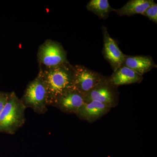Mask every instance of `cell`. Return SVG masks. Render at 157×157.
<instances>
[{"mask_svg":"<svg viewBox=\"0 0 157 157\" xmlns=\"http://www.w3.org/2000/svg\"><path fill=\"white\" fill-rule=\"evenodd\" d=\"M73 67L74 89L84 95L105 78L100 73L83 66Z\"/></svg>","mask_w":157,"mask_h":157,"instance_id":"6","label":"cell"},{"mask_svg":"<svg viewBox=\"0 0 157 157\" xmlns=\"http://www.w3.org/2000/svg\"><path fill=\"white\" fill-rule=\"evenodd\" d=\"M154 2L153 0H131L120 9H114V11L120 16L142 14Z\"/></svg>","mask_w":157,"mask_h":157,"instance_id":"12","label":"cell"},{"mask_svg":"<svg viewBox=\"0 0 157 157\" xmlns=\"http://www.w3.org/2000/svg\"><path fill=\"white\" fill-rule=\"evenodd\" d=\"M85 103L84 95L73 89L60 97L53 106L65 113L76 114Z\"/></svg>","mask_w":157,"mask_h":157,"instance_id":"8","label":"cell"},{"mask_svg":"<svg viewBox=\"0 0 157 157\" xmlns=\"http://www.w3.org/2000/svg\"><path fill=\"white\" fill-rule=\"evenodd\" d=\"M25 109L15 93H10L0 115V133L15 134L25 123Z\"/></svg>","mask_w":157,"mask_h":157,"instance_id":"2","label":"cell"},{"mask_svg":"<svg viewBox=\"0 0 157 157\" xmlns=\"http://www.w3.org/2000/svg\"><path fill=\"white\" fill-rule=\"evenodd\" d=\"M142 15L148 18L153 22L157 23V4L154 2L144 11Z\"/></svg>","mask_w":157,"mask_h":157,"instance_id":"14","label":"cell"},{"mask_svg":"<svg viewBox=\"0 0 157 157\" xmlns=\"http://www.w3.org/2000/svg\"><path fill=\"white\" fill-rule=\"evenodd\" d=\"M117 87L111 83L109 78L105 77L94 88L85 95V102L95 101L111 107H115L118 102Z\"/></svg>","mask_w":157,"mask_h":157,"instance_id":"4","label":"cell"},{"mask_svg":"<svg viewBox=\"0 0 157 157\" xmlns=\"http://www.w3.org/2000/svg\"><path fill=\"white\" fill-rule=\"evenodd\" d=\"M21 100L26 108H30L39 114L48 110L47 90L41 73L29 83Z\"/></svg>","mask_w":157,"mask_h":157,"instance_id":"3","label":"cell"},{"mask_svg":"<svg viewBox=\"0 0 157 157\" xmlns=\"http://www.w3.org/2000/svg\"><path fill=\"white\" fill-rule=\"evenodd\" d=\"M111 108L108 105L95 101L85 102L76 113L81 119L93 122L107 114Z\"/></svg>","mask_w":157,"mask_h":157,"instance_id":"9","label":"cell"},{"mask_svg":"<svg viewBox=\"0 0 157 157\" xmlns=\"http://www.w3.org/2000/svg\"><path fill=\"white\" fill-rule=\"evenodd\" d=\"M86 8L88 11L103 19L107 18L114 10L109 5L108 0H91L88 3Z\"/></svg>","mask_w":157,"mask_h":157,"instance_id":"13","label":"cell"},{"mask_svg":"<svg viewBox=\"0 0 157 157\" xmlns=\"http://www.w3.org/2000/svg\"><path fill=\"white\" fill-rule=\"evenodd\" d=\"M10 93L0 91V115L9 98Z\"/></svg>","mask_w":157,"mask_h":157,"instance_id":"15","label":"cell"},{"mask_svg":"<svg viewBox=\"0 0 157 157\" xmlns=\"http://www.w3.org/2000/svg\"><path fill=\"white\" fill-rule=\"evenodd\" d=\"M38 59L46 69L58 67L68 62L66 52L62 45L53 41H46L39 48Z\"/></svg>","mask_w":157,"mask_h":157,"instance_id":"5","label":"cell"},{"mask_svg":"<svg viewBox=\"0 0 157 157\" xmlns=\"http://www.w3.org/2000/svg\"><path fill=\"white\" fill-rule=\"evenodd\" d=\"M122 66L132 69L141 76L157 67L151 57L144 56L126 55Z\"/></svg>","mask_w":157,"mask_h":157,"instance_id":"10","label":"cell"},{"mask_svg":"<svg viewBox=\"0 0 157 157\" xmlns=\"http://www.w3.org/2000/svg\"><path fill=\"white\" fill-rule=\"evenodd\" d=\"M109 78L111 83L117 87L124 85L139 83L143 79L142 76L124 66L113 71Z\"/></svg>","mask_w":157,"mask_h":157,"instance_id":"11","label":"cell"},{"mask_svg":"<svg viewBox=\"0 0 157 157\" xmlns=\"http://www.w3.org/2000/svg\"><path fill=\"white\" fill-rule=\"evenodd\" d=\"M40 73L47 90L48 106H53L60 97L74 89V67L68 62Z\"/></svg>","mask_w":157,"mask_h":157,"instance_id":"1","label":"cell"},{"mask_svg":"<svg viewBox=\"0 0 157 157\" xmlns=\"http://www.w3.org/2000/svg\"><path fill=\"white\" fill-rule=\"evenodd\" d=\"M102 29L104 38L103 55L114 71L122 65L126 55L122 52L115 40L110 36L107 29L103 26Z\"/></svg>","mask_w":157,"mask_h":157,"instance_id":"7","label":"cell"}]
</instances>
